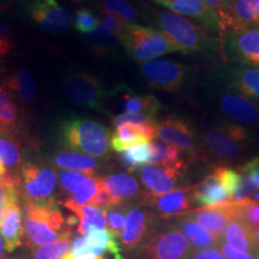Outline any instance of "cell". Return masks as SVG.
Instances as JSON below:
<instances>
[{"label": "cell", "instance_id": "ee69618b", "mask_svg": "<svg viewBox=\"0 0 259 259\" xmlns=\"http://www.w3.org/2000/svg\"><path fill=\"white\" fill-rule=\"evenodd\" d=\"M97 18H99L100 23L105 25L108 30H111L116 37L120 36V34L124 31L126 25H127V22L122 21V19L116 17L114 15H111L108 14V12L102 11V10L100 11V15Z\"/></svg>", "mask_w": 259, "mask_h": 259}, {"label": "cell", "instance_id": "f35d334b", "mask_svg": "<svg viewBox=\"0 0 259 259\" xmlns=\"http://www.w3.org/2000/svg\"><path fill=\"white\" fill-rule=\"evenodd\" d=\"M100 186H101V179L95 177L89 187H87L85 190L79 193L71 194L69 198H66V200H65V206L69 210H71L72 212L76 213L80 208L89 205V204L92 203V200L94 199V197L96 196Z\"/></svg>", "mask_w": 259, "mask_h": 259}, {"label": "cell", "instance_id": "9c48e42d", "mask_svg": "<svg viewBox=\"0 0 259 259\" xmlns=\"http://www.w3.org/2000/svg\"><path fill=\"white\" fill-rule=\"evenodd\" d=\"M141 73L150 87L174 93L184 87L187 67L168 60H150L141 64Z\"/></svg>", "mask_w": 259, "mask_h": 259}, {"label": "cell", "instance_id": "680465c9", "mask_svg": "<svg viewBox=\"0 0 259 259\" xmlns=\"http://www.w3.org/2000/svg\"><path fill=\"white\" fill-rule=\"evenodd\" d=\"M18 259H30L29 257H27V258H18Z\"/></svg>", "mask_w": 259, "mask_h": 259}, {"label": "cell", "instance_id": "7dc6e473", "mask_svg": "<svg viewBox=\"0 0 259 259\" xmlns=\"http://www.w3.org/2000/svg\"><path fill=\"white\" fill-rule=\"evenodd\" d=\"M72 259H105L103 255L97 257L85 248V236H79L72 242V250L70 251Z\"/></svg>", "mask_w": 259, "mask_h": 259}, {"label": "cell", "instance_id": "8d00e7d4", "mask_svg": "<svg viewBox=\"0 0 259 259\" xmlns=\"http://www.w3.org/2000/svg\"><path fill=\"white\" fill-rule=\"evenodd\" d=\"M118 41V37L101 23L95 31L85 35V42L96 54H105L107 51L115 47Z\"/></svg>", "mask_w": 259, "mask_h": 259}, {"label": "cell", "instance_id": "4fadbf2b", "mask_svg": "<svg viewBox=\"0 0 259 259\" xmlns=\"http://www.w3.org/2000/svg\"><path fill=\"white\" fill-rule=\"evenodd\" d=\"M32 21L47 34H60L72 23V15L57 0H34L29 8Z\"/></svg>", "mask_w": 259, "mask_h": 259}, {"label": "cell", "instance_id": "d6a6232c", "mask_svg": "<svg viewBox=\"0 0 259 259\" xmlns=\"http://www.w3.org/2000/svg\"><path fill=\"white\" fill-rule=\"evenodd\" d=\"M241 176V185L235 202L244 199H251L254 193L259 191V157L245 162L238 168Z\"/></svg>", "mask_w": 259, "mask_h": 259}, {"label": "cell", "instance_id": "bcb514c9", "mask_svg": "<svg viewBox=\"0 0 259 259\" xmlns=\"http://www.w3.org/2000/svg\"><path fill=\"white\" fill-rule=\"evenodd\" d=\"M14 47V32L5 23L0 22V58H4L9 53H11Z\"/></svg>", "mask_w": 259, "mask_h": 259}, {"label": "cell", "instance_id": "e0dca14e", "mask_svg": "<svg viewBox=\"0 0 259 259\" xmlns=\"http://www.w3.org/2000/svg\"><path fill=\"white\" fill-rule=\"evenodd\" d=\"M154 225L151 215L144 210L132 208L126 215L124 231L120 235L121 245L128 253H134L143 244Z\"/></svg>", "mask_w": 259, "mask_h": 259}, {"label": "cell", "instance_id": "f6af8a7d", "mask_svg": "<svg viewBox=\"0 0 259 259\" xmlns=\"http://www.w3.org/2000/svg\"><path fill=\"white\" fill-rule=\"evenodd\" d=\"M125 221L126 218L121 211L109 209V211L107 212V222H108L109 232H111L116 239L120 238L121 233L124 231Z\"/></svg>", "mask_w": 259, "mask_h": 259}, {"label": "cell", "instance_id": "816d5d0a", "mask_svg": "<svg viewBox=\"0 0 259 259\" xmlns=\"http://www.w3.org/2000/svg\"><path fill=\"white\" fill-rule=\"evenodd\" d=\"M200 2L204 3V5L208 6L210 10H212L216 16H218V12L226 5L227 0H200Z\"/></svg>", "mask_w": 259, "mask_h": 259}, {"label": "cell", "instance_id": "c3c4849f", "mask_svg": "<svg viewBox=\"0 0 259 259\" xmlns=\"http://www.w3.org/2000/svg\"><path fill=\"white\" fill-rule=\"evenodd\" d=\"M219 248L225 259H257L253 253H247V252L236 250V248L232 247L231 245H228L223 240L220 241Z\"/></svg>", "mask_w": 259, "mask_h": 259}, {"label": "cell", "instance_id": "d6986e66", "mask_svg": "<svg viewBox=\"0 0 259 259\" xmlns=\"http://www.w3.org/2000/svg\"><path fill=\"white\" fill-rule=\"evenodd\" d=\"M228 47L231 54L242 64L259 69V29L232 31Z\"/></svg>", "mask_w": 259, "mask_h": 259}, {"label": "cell", "instance_id": "52a82bcc", "mask_svg": "<svg viewBox=\"0 0 259 259\" xmlns=\"http://www.w3.org/2000/svg\"><path fill=\"white\" fill-rule=\"evenodd\" d=\"M19 187L28 202L51 200L57 186V174L52 168L25 162L21 167Z\"/></svg>", "mask_w": 259, "mask_h": 259}, {"label": "cell", "instance_id": "74e56055", "mask_svg": "<svg viewBox=\"0 0 259 259\" xmlns=\"http://www.w3.org/2000/svg\"><path fill=\"white\" fill-rule=\"evenodd\" d=\"M95 178V174H87L79 173V171H71V170H60L59 181L61 189L65 192L74 194L82 192L89 187L92 181Z\"/></svg>", "mask_w": 259, "mask_h": 259}, {"label": "cell", "instance_id": "ffe728a7", "mask_svg": "<svg viewBox=\"0 0 259 259\" xmlns=\"http://www.w3.org/2000/svg\"><path fill=\"white\" fill-rule=\"evenodd\" d=\"M193 199L197 205L213 206L219 204L232 202L233 198L226 190L225 185L220 179L218 171L213 169L209 176H206L202 181L193 185Z\"/></svg>", "mask_w": 259, "mask_h": 259}, {"label": "cell", "instance_id": "277c9868", "mask_svg": "<svg viewBox=\"0 0 259 259\" xmlns=\"http://www.w3.org/2000/svg\"><path fill=\"white\" fill-rule=\"evenodd\" d=\"M24 231L36 246L56 241L63 231L65 219L53 200L25 202L23 205Z\"/></svg>", "mask_w": 259, "mask_h": 259}, {"label": "cell", "instance_id": "e575fe53", "mask_svg": "<svg viewBox=\"0 0 259 259\" xmlns=\"http://www.w3.org/2000/svg\"><path fill=\"white\" fill-rule=\"evenodd\" d=\"M70 236V231H63L56 241L37 248L34 259H65L71 250Z\"/></svg>", "mask_w": 259, "mask_h": 259}, {"label": "cell", "instance_id": "7c38bea8", "mask_svg": "<svg viewBox=\"0 0 259 259\" xmlns=\"http://www.w3.org/2000/svg\"><path fill=\"white\" fill-rule=\"evenodd\" d=\"M218 103L222 114L233 124L246 128L259 125V106L233 87L221 90Z\"/></svg>", "mask_w": 259, "mask_h": 259}, {"label": "cell", "instance_id": "d4e9b609", "mask_svg": "<svg viewBox=\"0 0 259 259\" xmlns=\"http://www.w3.org/2000/svg\"><path fill=\"white\" fill-rule=\"evenodd\" d=\"M149 144H150L151 149V163L180 171L187 170L190 161L179 149L156 138L149 142Z\"/></svg>", "mask_w": 259, "mask_h": 259}, {"label": "cell", "instance_id": "7402d4cb", "mask_svg": "<svg viewBox=\"0 0 259 259\" xmlns=\"http://www.w3.org/2000/svg\"><path fill=\"white\" fill-rule=\"evenodd\" d=\"M170 221L179 229L181 234L185 236L193 251L204 250V248L209 247H219L221 239L216 238L211 233L204 229L186 213L170 218Z\"/></svg>", "mask_w": 259, "mask_h": 259}, {"label": "cell", "instance_id": "681fc988", "mask_svg": "<svg viewBox=\"0 0 259 259\" xmlns=\"http://www.w3.org/2000/svg\"><path fill=\"white\" fill-rule=\"evenodd\" d=\"M187 259H225L220 250L216 247L204 248V250L192 251Z\"/></svg>", "mask_w": 259, "mask_h": 259}, {"label": "cell", "instance_id": "9f6ffc18", "mask_svg": "<svg viewBox=\"0 0 259 259\" xmlns=\"http://www.w3.org/2000/svg\"><path fill=\"white\" fill-rule=\"evenodd\" d=\"M254 235H255V239H257V242L259 244V228H257L254 231Z\"/></svg>", "mask_w": 259, "mask_h": 259}, {"label": "cell", "instance_id": "6da1fadb", "mask_svg": "<svg viewBox=\"0 0 259 259\" xmlns=\"http://www.w3.org/2000/svg\"><path fill=\"white\" fill-rule=\"evenodd\" d=\"M250 134L236 124L215 125L203 132L199 139V157L213 168L228 167L244 156L250 147Z\"/></svg>", "mask_w": 259, "mask_h": 259}, {"label": "cell", "instance_id": "ba28073f", "mask_svg": "<svg viewBox=\"0 0 259 259\" xmlns=\"http://www.w3.org/2000/svg\"><path fill=\"white\" fill-rule=\"evenodd\" d=\"M157 137L185 154L190 162L199 158V141L196 131L185 119L169 115L157 124Z\"/></svg>", "mask_w": 259, "mask_h": 259}, {"label": "cell", "instance_id": "d590c367", "mask_svg": "<svg viewBox=\"0 0 259 259\" xmlns=\"http://www.w3.org/2000/svg\"><path fill=\"white\" fill-rule=\"evenodd\" d=\"M119 161L126 169L130 171H135L141 169L147 162H150L151 149L150 144H142L137 147L130 148L127 150L119 153Z\"/></svg>", "mask_w": 259, "mask_h": 259}, {"label": "cell", "instance_id": "3957f363", "mask_svg": "<svg viewBox=\"0 0 259 259\" xmlns=\"http://www.w3.org/2000/svg\"><path fill=\"white\" fill-rule=\"evenodd\" d=\"M185 236L169 219L154 221L143 244L135 252L136 259H187L192 252Z\"/></svg>", "mask_w": 259, "mask_h": 259}, {"label": "cell", "instance_id": "7bdbcfd3", "mask_svg": "<svg viewBox=\"0 0 259 259\" xmlns=\"http://www.w3.org/2000/svg\"><path fill=\"white\" fill-rule=\"evenodd\" d=\"M147 122H156L154 119L149 118V116L144 114H135V113H125V114L116 115L112 118V127L116 130L121 126H138L142 124H147Z\"/></svg>", "mask_w": 259, "mask_h": 259}, {"label": "cell", "instance_id": "603a6c76", "mask_svg": "<svg viewBox=\"0 0 259 259\" xmlns=\"http://www.w3.org/2000/svg\"><path fill=\"white\" fill-rule=\"evenodd\" d=\"M154 2L166 6L174 14L197 19L203 23L204 27L209 29L219 28L218 16L200 0H154Z\"/></svg>", "mask_w": 259, "mask_h": 259}, {"label": "cell", "instance_id": "f546056e", "mask_svg": "<svg viewBox=\"0 0 259 259\" xmlns=\"http://www.w3.org/2000/svg\"><path fill=\"white\" fill-rule=\"evenodd\" d=\"M122 105L127 113L144 114L154 119L160 113L162 105L160 100L153 95H136L131 93L122 94Z\"/></svg>", "mask_w": 259, "mask_h": 259}, {"label": "cell", "instance_id": "7a4b0ae2", "mask_svg": "<svg viewBox=\"0 0 259 259\" xmlns=\"http://www.w3.org/2000/svg\"><path fill=\"white\" fill-rule=\"evenodd\" d=\"M59 134L65 147L93 157H105L111 147L109 130L88 118L66 119Z\"/></svg>", "mask_w": 259, "mask_h": 259}, {"label": "cell", "instance_id": "cb8c5ba5", "mask_svg": "<svg viewBox=\"0 0 259 259\" xmlns=\"http://www.w3.org/2000/svg\"><path fill=\"white\" fill-rule=\"evenodd\" d=\"M101 181L114 200L115 206L121 205L127 200L137 198L141 189L137 180L127 173H114L101 178Z\"/></svg>", "mask_w": 259, "mask_h": 259}, {"label": "cell", "instance_id": "2e32d148", "mask_svg": "<svg viewBox=\"0 0 259 259\" xmlns=\"http://www.w3.org/2000/svg\"><path fill=\"white\" fill-rule=\"evenodd\" d=\"M184 173L156 164H144L139 170V178L148 190L149 197H158L176 189L184 180Z\"/></svg>", "mask_w": 259, "mask_h": 259}, {"label": "cell", "instance_id": "5bb4252c", "mask_svg": "<svg viewBox=\"0 0 259 259\" xmlns=\"http://www.w3.org/2000/svg\"><path fill=\"white\" fill-rule=\"evenodd\" d=\"M186 215L212 235H215L216 238L222 240L228 223L236 218L235 204L234 200H232V202L219 204V205L193 209L186 212Z\"/></svg>", "mask_w": 259, "mask_h": 259}, {"label": "cell", "instance_id": "11a10c76", "mask_svg": "<svg viewBox=\"0 0 259 259\" xmlns=\"http://www.w3.org/2000/svg\"><path fill=\"white\" fill-rule=\"evenodd\" d=\"M4 173H5V168H4V166H3L2 163H0V178H2V176Z\"/></svg>", "mask_w": 259, "mask_h": 259}, {"label": "cell", "instance_id": "ac0fdd59", "mask_svg": "<svg viewBox=\"0 0 259 259\" xmlns=\"http://www.w3.org/2000/svg\"><path fill=\"white\" fill-rule=\"evenodd\" d=\"M18 193V190H12L4 218L0 222V236L4 240L5 250L8 252H14L21 246L22 234H23L22 229L23 215H22V209L19 208Z\"/></svg>", "mask_w": 259, "mask_h": 259}, {"label": "cell", "instance_id": "f907efd6", "mask_svg": "<svg viewBox=\"0 0 259 259\" xmlns=\"http://www.w3.org/2000/svg\"><path fill=\"white\" fill-rule=\"evenodd\" d=\"M12 190H17V189H15V187L4 186L2 183H0V222H2L3 218H4L6 206H8L9 204L10 194H11Z\"/></svg>", "mask_w": 259, "mask_h": 259}, {"label": "cell", "instance_id": "f5cc1de1", "mask_svg": "<svg viewBox=\"0 0 259 259\" xmlns=\"http://www.w3.org/2000/svg\"><path fill=\"white\" fill-rule=\"evenodd\" d=\"M4 248H5L4 240H3V238H2V236H0V259L3 258V253H4Z\"/></svg>", "mask_w": 259, "mask_h": 259}, {"label": "cell", "instance_id": "83f0119b", "mask_svg": "<svg viewBox=\"0 0 259 259\" xmlns=\"http://www.w3.org/2000/svg\"><path fill=\"white\" fill-rule=\"evenodd\" d=\"M231 87L259 103V69L240 66L231 73Z\"/></svg>", "mask_w": 259, "mask_h": 259}, {"label": "cell", "instance_id": "8fae6325", "mask_svg": "<svg viewBox=\"0 0 259 259\" xmlns=\"http://www.w3.org/2000/svg\"><path fill=\"white\" fill-rule=\"evenodd\" d=\"M63 92L76 105L101 108L106 100V90L95 76L90 73H74L63 83Z\"/></svg>", "mask_w": 259, "mask_h": 259}, {"label": "cell", "instance_id": "44dd1931", "mask_svg": "<svg viewBox=\"0 0 259 259\" xmlns=\"http://www.w3.org/2000/svg\"><path fill=\"white\" fill-rule=\"evenodd\" d=\"M2 84L17 103L28 106L35 101L37 94L36 80L31 71L27 67L15 70L11 74L5 77Z\"/></svg>", "mask_w": 259, "mask_h": 259}, {"label": "cell", "instance_id": "f1b7e54d", "mask_svg": "<svg viewBox=\"0 0 259 259\" xmlns=\"http://www.w3.org/2000/svg\"><path fill=\"white\" fill-rule=\"evenodd\" d=\"M21 160L22 150L18 132L0 130V163L12 173H17Z\"/></svg>", "mask_w": 259, "mask_h": 259}, {"label": "cell", "instance_id": "ab89813d", "mask_svg": "<svg viewBox=\"0 0 259 259\" xmlns=\"http://www.w3.org/2000/svg\"><path fill=\"white\" fill-rule=\"evenodd\" d=\"M236 219L244 221L252 231L259 228V202L252 199H244L235 202Z\"/></svg>", "mask_w": 259, "mask_h": 259}, {"label": "cell", "instance_id": "5b68a950", "mask_svg": "<svg viewBox=\"0 0 259 259\" xmlns=\"http://www.w3.org/2000/svg\"><path fill=\"white\" fill-rule=\"evenodd\" d=\"M118 40L124 45L130 57L138 63L155 60L171 52H178L163 31L134 23H127Z\"/></svg>", "mask_w": 259, "mask_h": 259}, {"label": "cell", "instance_id": "4316f807", "mask_svg": "<svg viewBox=\"0 0 259 259\" xmlns=\"http://www.w3.org/2000/svg\"><path fill=\"white\" fill-rule=\"evenodd\" d=\"M22 125L23 114L18 103L0 83V130L19 134Z\"/></svg>", "mask_w": 259, "mask_h": 259}, {"label": "cell", "instance_id": "30bf717a", "mask_svg": "<svg viewBox=\"0 0 259 259\" xmlns=\"http://www.w3.org/2000/svg\"><path fill=\"white\" fill-rule=\"evenodd\" d=\"M218 27L231 32L259 29V0H227L218 12Z\"/></svg>", "mask_w": 259, "mask_h": 259}, {"label": "cell", "instance_id": "60d3db41", "mask_svg": "<svg viewBox=\"0 0 259 259\" xmlns=\"http://www.w3.org/2000/svg\"><path fill=\"white\" fill-rule=\"evenodd\" d=\"M102 11L114 15L127 23H131L138 16L137 10L127 0H103Z\"/></svg>", "mask_w": 259, "mask_h": 259}, {"label": "cell", "instance_id": "b9f144b4", "mask_svg": "<svg viewBox=\"0 0 259 259\" xmlns=\"http://www.w3.org/2000/svg\"><path fill=\"white\" fill-rule=\"evenodd\" d=\"M100 21L99 18L94 15L93 11L89 9L82 8L76 12V18H74L73 27L80 34L89 35L99 28Z\"/></svg>", "mask_w": 259, "mask_h": 259}, {"label": "cell", "instance_id": "8992f818", "mask_svg": "<svg viewBox=\"0 0 259 259\" xmlns=\"http://www.w3.org/2000/svg\"><path fill=\"white\" fill-rule=\"evenodd\" d=\"M158 23L168 40L183 53H197L209 46L205 29L184 16L162 12L158 16Z\"/></svg>", "mask_w": 259, "mask_h": 259}, {"label": "cell", "instance_id": "db71d44e", "mask_svg": "<svg viewBox=\"0 0 259 259\" xmlns=\"http://www.w3.org/2000/svg\"><path fill=\"white\" fill-rule=\"evenodd\" d=\"M253 254L255 255V258L259 259V244H258V246H257V248H255V250H254Z\"/></svg>", "mask_w": 259, "mask_h": 259}, {"label": "cell", "instance_id": "484cf974", "mask_svg": "<svg viewBox=\"0 0 259 259\" xmlns=\"http://www.w3.org/2000/svg\"><path fill=\"white\" fill-rule=\"evenodd\" d=\"M222 240L236 250L247 253H253L258 246L254 232L244 221L236 218L228 223Z\"/></svg>", "mask_w": 259, "mask_h": 259}, {"label": "cell", "instance_id": "836d02e7", "mask_svg": "<svg viewBox=\"0 0 259 259\" xmlns=\"http://www.w3.org/2000/svg\"><path fill=\"white\" fill-rule=\"evenodd\" d=\"M74 215L79 219L78 233L85 236L93 229H106L108 226L107 222V210H102L93 205H85L80 208Z\"/></svg>", "mask_w": 259, "mask_h": 259}, {"label": "cell", "instance_id": "6f0895ef", "mask_svg": "<svg viewBox=\"0 0 259 259\" xmlns=\"http://www.w3.org/2000/svg\"><path fill=\"white\" fill-rule=\"evenodd\" d=\"M65 259H72V257H71V254H70V252H69V253H67V255H66V257H65Z\"/></svg>", "mask_w": 259, "mask_h": 259}, {"label": "cell", "instance_id": "9a60e30c", "mask_svg": "<svg viewBox=\"0 0 259 259\" xmlns=\"http://www.w3.org/2000/svg\"><path fill=\"white\" fill-rule=\"evenodd\" d=\"M193 186H185L176 189L158 197H148L149 205L161 219H170L174 216L193 210Z\"/></svg>", "mask_w": 259, "mask_h": 259}, {"label": "cell", "instance_id": "1f68e13d", "mask_svg": "<svg viewBox=\"0 0 259 259\" xmlns=\"http://www.w3.org/2000/svg\"><path fill=\"white\" fill-rule=\"evenodd\" d=\"M149 139L142 134L138 126H121L111 134V148L116 153H122L130 148L149 143Z\"/></svg>", "mask_w": 259, "mask_h": 259}, {"label": "cell", "instance_id": "4dcf8cb0", "mask_svg": "<svg viewBox=\"0 0 259 259\" xmlns=\"http://www.w3.org/2000/svg\"><path fill=\"white\" fill-rule=\"evenodd\" d=\"M53 161L57 167L63 169L87 174H94V170L97 167V162L93 156L71 151H59L56 154Z\"/></svg>", "mask_w": 259, "mask_h": 259}]
</instances>
